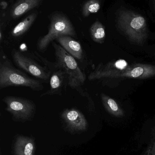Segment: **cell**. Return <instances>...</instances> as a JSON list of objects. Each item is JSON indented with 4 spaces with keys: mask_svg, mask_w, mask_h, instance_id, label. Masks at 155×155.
<instances>
[{
    "mask_svg": "<svg viewBox=\"0 0 155 155\" xmlns=\"http://www.w3.org/2000/svg\"><path fill=\"white\" fill-rule=\"evenodd\" d=\"M32 55L36 60L40 61L43 65L47 67L51 73L49 89L46 92L41 94V97L47 95L61 96L63 91L68 85V77L65 71L56 61L51 62L49 61L46 58L40 55L37 51H34L32 53Z\"/></svg>",
    "mask_w": 155,
    "mask_h": 155,
    "instance_id": "8992f818",
    "label": "cell"
},
{
    "mask_svg": "<svg viewBox=\"0 0 155 155\" xmlns=\"http://www.w3.org/2000/svg\"><path fill=\"white\" fill-rule=\"evenodd\" d=\"M118 24L119 28L132 42L143 43L147 35L145 18L140 15L127 10L119 13Z\"/></svg>",
    "mask_w": 155,
    "mask_h": 155,
    "instance_id": "5b68a950",
    "label": "cell"
},
{
    "mask_svg": "<svg viewBox=\"0 0 155 155\" xmlns=\"http://www.w3.org/2000/svg\"><path fill=\"white\" fill-rule=\"evenodd\" d=\"M3 101L7 105V110L17 119H28L35 110L34 103L24 98L7 96L3 99Z\"/></svg>",
    "mask_w": 155,
    "mask_h": 155,
    "instance_id": "ba28073f",
    "label": "cell"
},
{
    "mask_svg": "<svg viewBox=\"0 0 155 155\" xmlns=\"http://www.w3.org/2000/svg\"><path fill=\"white\" fill-rule=\"evenodd\" d=\"M11 54L13 62L19 68L42 82H49L51 73L47 67L16 49L12 50Z\"/></svg>",
    "mask_w": 155,
    "mask_h": 155,
    "instance_id": "52a82bcc",
    "label": "cell"
},
{
    "mask_svg": "<svg viewBox=\"0 0 155 155\" xmlns=\"http://www.w3.org/2000/svg\"><path fill=\"white\" fill-rule=\"evenodd\" d=\"M35 143L32 139L20 136L17 138L15 145L16 155H33Z\"/></svg>",
    "mask_w": 155,
    "mask_h": 155,
    "instance_id": "4fadbf2b",
    "label": "cell"
},
{
    "mask_svg": "<svg viewBox=\"0 0 155 155\" xmlns=\"http://www.w3.org/2000/svg\"><path fill=\"white\" fill-rule=\"evenodd\" d=\"M60 45L76 59L83 62L85 59V52L81 44L69 36H62L56 39Z\"/></svg>",
    "mask_w": 155,
    "mask_h": 155,
    "instance_id": "9c48e42d",
    "label": "cell"
},
{
    "mask_svg": "<svg viewBox=\"0 0 155 155\" xmlns=\"http://www.w3.org/2000/svg\"><path fill=\"white\" fill-rule=\"evenodd\" d=\"M62 118L68 126L74 130H83L87 129V122L83 114L75 109H67L62 113Z\"/></svg>",
    "mask_w": 155,
    "mask_h": 155,
    "instance_id": "8fae6325",
    "label": "cell"
},
{
    "mask_svg": "<svg viewBox=\"0 0 155 155\" xmlns=\"http://www.w3.org/2000/svg\"><path fill=\"white\" fill-rule=\"evenodd\" d=\"M38 15V11H34L18 23L10 32L11 38L14 40L21 39L29 30L37 20Z\"/></svg>",
    "mask_w": 155,
    "mask_h": 155,
    "instance_id": "7c38bea8",
    "label": "cell"
},
{
    "mask_svg": "<svg viewBox=\"0 0 155 155\" xmlns=\"http://www.w3.org/2000/svg\"><path fill=\"white\" fill-rule=\"evenodd\" d=\"M101 8L100 2L98 0H90L83 2L82 5V14L83 17H87L91 14L97 13Z\"/></svg>",
    "mask_w": 155,
    "mask_h": 155,
    "instance_id": "2e32d148",
    "label": "cell"
},
{
    "mask_svg": "<svg viewBox=\"0 0 155 155\" xmlns=\"http://www.w3.org/2000/svg\"><path fill=\"white\" fill-rule=\"evenodd\" d=\"M91 37L93 41L99 44L104 43L106 33L105 28L101 22L97 21L91 26L89 29Z\"/></svg>",
    "mask_w": 155,
    "mask_h": 155,
    "instance_id": "5bb4252c",
    "label": "cell"
},
{
    "mask_svg": "<svg viewBox=\"0 0 155 155\" xmlns=\"http://www.w3.org/2000/svg\"><path fill=\"white\" fill-rule=\"evenodd\" d=\"M43 0H19L12 4L9 11L12 20L18 19L31 11L41 6Z\"/></svg>",
    "mask_w": 155,
    "mask_h": 155,
    "instance_id": "30bf717a",
    "label": "cell"
},
{
    "mask_svg": "<svg viewBox=\"0 0 155 155\" xmlns=\"http://www.w3.org/2000/svg\"><path fill=\"white\" fill-rule=\"evenodd\" d=\"M155 76V66L148 65H137L122 70L113 68L108 64L99 66L96 70L90 73L89 81H94L106 78H128L145 79Z\"/></svg>",
    "mask_w": 155,
    "mask_h": 155,
    "instance_id": "277c9868",
    "label": "cell"
},
{
    "mask_svg": "<svg viewBox=\"0 0 155 155\" xmlns=\"http://www.w3.org/2000/svg\"><path fill=\"white\" fill-rule=\"evenodd\" d=\"M111 64L117 70H122L127 68V61L124 60H119L117 61L113 64V65L112 63H111Z\"/></svg>",
    "mask_w": 155,
    "mask_h": 155,
    "instance_id": "e0dca14e",
    "label": "cell"
},
{
    "mask_svg": "<svg viewBox=\"0 0 155 155\" xmlns=\"http://www.w3.org/2000/svg\"><path fill=\"white\" fill-rule=\"evenodd\" d=\"M48 18L50 22L48 33L40 38L37 41V49L39 51H46L50 44L61 36L78 38L74 26L66 14L61 12H54L50 14Z\"/></svg>",
    "mask_w": 155,
    "mask_h": 155,
    "instance_id": "3957f363",
    "label": "cell"
},
{
    "mask_svg": "<svg viewBox=\"0 0 155 155\" xmlns=\"http://www.w3.org/2000/svg\"><path fill=\"white\" fill-rule=\"evenodd\" d=\"M51 44L54 50L55 61L65 71L68 77V85L72 89L76 90L81 95L86 97L87 93L82 88L86 81V74L80 68L76 59L59 44L54 41Z\"/></svg>",
    "mask_w": 155,
    "mask_h": 155,
    "instance_id": "7a4b0ae2",
    "label": "cell"
},
{
    "mask_svg": "<svg viewBox=\"0 0 155 155\" xmlns=\"http://www.w3.org/2000/svg\"><path fill=\"white\" fill-rule=\"evenodd\" d=\"M101 97L104 107L109 113L116 117L123 116V111L114 100L104 94H101Z\"/></svg>",
    "mask_w": 155,
    "mask_h": 155,
    "instance_id": "9a60e30c",
    "label": "cell"
},
{
    "mask_svg": "<svg viewBox=\"0 0 155 155\" xmlns=\"http://www.w3.org/2000/svg\"><path fill=\"white\" fill-rule=\"evenodd\" d=\"M10 87H26L38 91H42L44 88L42 81L30 77L27 73L15 68L1 48L0 89Z\"/></svg>",
    "mask_w": 155,
    "mask_h": 155,
    "instance_id": "6da1fadb",
    "label": "cell"
}]
</instances>
